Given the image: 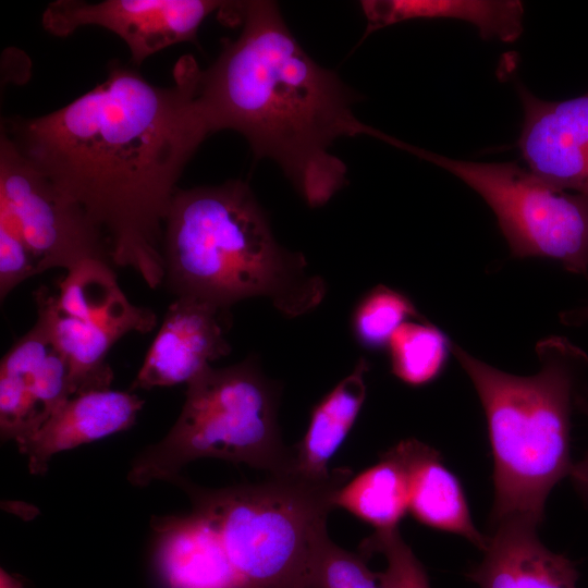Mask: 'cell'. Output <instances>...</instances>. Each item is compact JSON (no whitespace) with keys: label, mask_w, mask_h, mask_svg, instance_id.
I'll return each instance as SVG.
<instances>
[{"label":"cell","mask_w":588,"mask_h":588,"mask_svg":"<svg viewBox=\"0 0 588 588\" xmlns=\"http://www.w3.org/2000/svg\"><path fill=\"white\" fill-rule=\"evenodd\" d=\"M199 66L183 56L159 87L119 61L107 78L37 118L1 131L76 201L107 238L112 264L156 289L164 280V222L185 166L211 134L196 101Z\"/></svg>","instance_id":"obj_1"},{"label":"cell","mask_w":588,"mask_h":588,"mask_svg":"<svg viewBox=\"0 0 588 588\" xmlns=\"http://www.w3.org/2000/svg\"><path fill=\"white\" fill-rule=\"evenodd\" d=\"M240 23L237 38L199 69V110L211 133H240L309 206H323L347 181L345 163L330 152L338 138L365 134L392 145L394 137L356 118L355 93L306 53L277 3L242 1Z\"/></svg>","instance_id":"obj_2"},{"label":"cell","mask_w":588,"mask_h":588,"mask_svg":"<svg viewBox=\"0 0 588 588\" xmlns=\"http://www.w3.org/2000/svg\"><path fill=\"white\" fill-rule=\"evenodd\" d=\"M164 279L180 296L229 309L268 297L287 316L316 307L324 283L301 253L281 247L250 188L238 180L175 192L164 222Z\"/></svg>","instance_id":"obj_3"},{"label":"cell","mask_w":588,"mask_h":588,"mask_svg":"<svg viewBox=\"0 0 588 588\" xmlns=\"http://www.w3.org/2000/svg\"><path fill=\"white\" fill-rule=\"evenodd\" d=\"M452 354L481 402L493 456L492 523L538 526L552 488L573 467L571 414L584 351L563 336L536 345L540 370L520 377L497 369L453 343Z\"/></svg>","instance_id":"obj_4"},{"label":"cell","mask_w":588,"mask_h":588,"mask_svg":"<svg viewBox=\"0 0 588 588\" xmlns=\"http://www.w3.org/2000/svg\"><path fill=\"white\" fill-rule=\"evenodd\" d=\"M351 475L340 467L329 478L313 479L291 469L220 489L201 488L180 475L170 482L219 531L236 588H311L335 492Z\"/></svg>","instance_id":"obj_5"},{"label":"cell","mask_w":588,"mask_h":588,"mask_svg":"<svg viewBox=\"0 0 588 588\" xmlns=\"http://www.w3.org/2000/svg\"><path fill=\"white\" fill-rule=\"evenodd\" d=\"M279 396L277 384L252 359L207 367L187 383L182 412L167 436L132 462L127 480L135 487L170 481L203 457L245 464L269 475L291 470L293 449L281 438Z\"/></svg>","instance_id":"obj_6"},{"label":"cell","mask_w":588,"mask_h":588,"mask_svg":"<svg viewBox=\"0 0 588 588\" xmlns=\"http://www.w3.org/2000/svg\"><path fill=\"white\" fill-rule=\"evenodd\" d=\"M413 155L451 172L479 194L497 217L514 258L559 261L588 274V198L542 180L516 162H474L415 147Z\"/></svg>","instance_id":"obj_7"},{"label":"cell","mask_w":588,"mask_h":588,"mask_svg":"<svg viewBox=\"0 0 588 588\" xmlns=\"http://www.w3.org/2000/svg\"><path fill=\"white\" fill-rule=\"evenodd\" d=\"M56 284L34 292L37 321L69 364L71 394L110 389L109 350L125 333L151 331L155 313L127 299L106 261L84 260Z\"/></svg>","instance_id":"obj_8"},{"label":"cell","mask_w":588,"mask_h":588,"mask_svg":"<svg viewBox=\"0 0 588 588\" xmlns=\"http://www.w3.org/2000/svg\"><path fill=\"white\" fill-rule=\"evenodd\" d=\"M0 221L19 232L41 271L87 259L112 264L109 243L85 210L0 136Z\"/></svg>","instance_id":"obj_9"},{"label":"cell","mask_w":588,"mask_h":588,"mask_svg":"<svg viewBox=\"0 0 588 588\" xmlns=\"http://www.w3.org/2000/svg\"><path fill=\"white\" fill-rule=\"evenodd\" d=\"M228 1L216 0H57L41 16L42 27L58 37L96 25L117 34L139 65L151 54L183 41H194L203 21L221 12Z\"/></svg>","instance_id":"obj_10"},{"label":"cell","mask_w":588,"mask_h":588,"mask_svg":"<svg viewBox=\"0 0 588 588\" xmlns=\"http://www.w3.org/2000/svg\"><path fill=\"white\" fill-rule=\"evenodd\" d=\"M71 396L69 364L37 321L1 360L2 440L24 442Z\"/></svg>","instance_id":"obj_11"},{"label":"cell","mask_w":588,"mask_h":588,"mask_svg":"<svg viewBox=\"0 0 588 588\" xmlns=\"http://www.w3.org/2000/svg\"><path fill=\"white\" fill-rule=\"evenodd\" d=\"M524 121L517 145L529 170L588 198V93L546 101L518 84Z\"/></svg>","instance_id":"obj_12"},{"label":"cell","mask_w":588,"mask_h":588,"mask_svg":"<svg viewBox=\"0 0 588 588\" xmlns=\"http://www.w3.org/2000/svg\"><path fill=\"white\" fill-rule=\"evenodd\" d=\"M228 310L189 296L174 301L131 391L188 383L209 367L210 362L228 355L231 351L224 338Z\"/></svg>","instance_id":"obj_13"},{"label":"cell","mask_w":588,"mask_h":588,"mask_svg":"<svg viewBox=\"0 0 588 588\" xmlns=\"http://www.w3.org/2000/svg\"><path fill=\"white\" fill-rule=\"evenodd\" d=\"M143 405L138 395L111 389L72 395L19 450L29 471L42 475L54 454L132 427Z\"/></svg>","instance_id":"obj_14"},{"label":"cell","mask_w":588,"mask_h":588,"mask_svg":"<svg viewBox=\"0 0 588 588\" xmlns=\"http://www.w3.org/2000/svg\"><path fill=\"white\" fill-rule=\"evenodd\" d=\"M536 529L519 520L494 525L483 558L468 578L478 588H577L576 565L544 547Z\"/></svg>","instance_id":"obj_15"},{"label":"cell","mask_w":588,"mask_h":588,"mask_svg":"<svg viewBox=\"0 0 588 588\" xmlns=\"http://www.w3.org/2000/svg\"><path fill=\"white\" fill-rule=\"evenodd\" d=\"M155 566L166 588H236L221 536L212 523L189 515L154 516Z\"/></svg>","instance_id":"obj_16"},{"label":"cell","mask_w":588,"mask_h":588,"mask_svg":"<svg viewBox=\"0 0 588 588\" xmlns=\"http://www.w3.org/2000/svg\"><path fill=\"white\" fill-rule=\"evenodd\" d=\"M396 444L408 469V512L413 517L430 528L462 536L483 550L488 537L476 528L462 483L440 453L416 439Z\"/></svg>","instance_id":"obj_17"},{"label":"cell","mask_w":588,"mask_h":588,"mask_svg":"<svg viewBox=\"0 0 588 588\" xmlns=\"http://www.w3.org/2000/svg\"><path fill=\"white\" fill-rule=\"evenodd\" d=\"M368 360L360 357L311 409L307 429L293 449L292 469L313 479L329 478V463L344 443L366 400Z\"/></svg>","instance_id":"obj_18"},{"label":"cell","mask_w":588,"mask_h":588,"mask_svg":"<svg viewBox=\"0 0 588 588\" xmlns=\"http://www.w3.org/2000/svg\"><path fill=\"white\" fill-rule=\"evenodd\" d=\"M363 38L387 26L416 19H454L474 25L481 38L505 42L523 33L524 5L517 0H363Z\"/></svg>","instance_id":"obj_19"},{"label":"cell","mask_w":588,"mask_h":588,"mask_svg":"<svg viewBox=\"0 0 588 588\" xmlns=\"http://www.w3.org/2000/svg\"><path fill=\"white\" fill-rule=\"evenodd\" d=\"M409 478L397 444L379 461L350 478L335 492L334 507H341L371 525L376 531L399 528L408 512Z\"/></svg>","instance_id":"obj_20"},{"label":"cell","mask_w":588,"mask_h":588,"mask_svg":"<svg viewBox=\"0 0 588 588\" xmlns=\"http://www.w3.org/2000/svg\"><path fill=\"white\" fill-rule=\"evenodd\" d=\"M453 343L428 320L406 321L387 348L392 373L411 387L434 381L444 370Z\"/></svg>","instance_id":"obj_21"},{"label":"cell","mask_w":588,"mask_h":588,"mask_svg":"<svg viewBox=\"0 0 588 588\" xmlns=\"http://www.w3.org/2000/svg\"><path fill=\"white\" fill-rule=\"evenodd\" d=\"M411 319L425 320L408 296L380 284L356 305L352 330L363 347L378 351L387 347L393 333Z\"/></svg>","instance_id":"obj_22"},{"label":"cell","mask_w":588,"mask_h":588,"mask_svg":"<svg viewBox=\"0 0 588 588\" xmlns=\"http://www.w3.org/2000/svg\"><path fill=\"white\" fill-rule=\"evenodd\" d=\"M359 552L367 558L380 553L385 558L384 571L377 573L381 588H430L427 573L399 528L375 531L364 539Z\"/></svg>","instance_id":"obj_23"},{"label":"cell","mask_w":588,"mask_h":588,"mask_svg":"<svg viewBox=\"0 0 588 588\" xmlns=\"http://www.w3.org/2000/svg\"><path fill=\"white\" fill-rule=\"evenodd\" d=\"M367 559L362 552L345 550L329 538L316 560L311 588H381Z\"/></svg>","instance_id":"obj_24"},{"label":"cell","mask_w":588,"mask_h":588,"mask_svg":"<svg viewBox=\"0 0 588 588\" xmlns=\"http://www.w3.org/2000/svg\"><path fill=\"white\" fill-rule=\"evenodd\" d=\"M38 259L14 226L0 221V296L3 299L25 279L40 273Z\"/></svg>","instance_id":"obj_25"},{"label":"cell","mask_w":588,"mask_h":588,"mask_svg":"<svg viewBox=\"0 0 588 588\" xmlns=\"http://www.w3.org/2000/svg\"><path fill=\"white\" fill-rule=\"evenodd\" d=\"M576 407L588 416V400L581 394L576 399ZM569 476L576 489L588 498V452L581 461L573 464Z\"/></svg>","instance_id":"obj_26"},{"label":"cell","mask_w":588,"mask_h":588,"mask_svg":"<svg viewBox=\"0 0 588 588\" xmlns=\"http://www.w3.org/2000/svg\"><path fill=\"white\" fill-rule=\"evenodd\" d=\"M560 320L567 326H581L588 322V305L578 309L564 311L560 315Z\"/></svg>","instance_id":"obj_27"},{"label":"cell","mask_w":588,"mask_h":588,"mask_svg":"<svg viewBox=\"0 0 588 588\" xmlns=\"http://www.w3.org/2000/svg\"><path fill=\"white\" fill-rule=\"evenodd\" d=\"M0 588H23V585L20 580L1 568Z\"/></svg>","instance_id":"obj_28"}]
</instances>
